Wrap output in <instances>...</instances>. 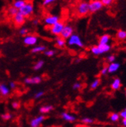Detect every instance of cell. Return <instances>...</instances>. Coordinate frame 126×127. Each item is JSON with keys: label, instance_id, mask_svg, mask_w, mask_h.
Masks as SVG:
<instances>
[{"label": "cell", "instance_id": "e575fe53", "mask_svg": "<svg viewBox=\"0 0 126 127\" xmlns=\"http://www.w3.org/2000/svg\"><path fill=\"white\" fill-rule=\"evenodd\" d=\"M54 2H55L54 0H44V1H43V2H42V5L43 6H48Z\"/></svg>", "mask_w": 126, "mask_h": 127}, {"label": "cell", "instance_id": "3957f363", "mask_svg": "<svg viewBox=\"0 0 126 127\" xmlns=\"http://www.w3.org/2000/svg\"><path fill=\"white\" fill-rule=\"evenodd\" d=\"M67 43L69 47H74L76 46L80 48H83L84 47V44L81 40V38L80 37L79 35L74 33L67 41Z\"/></svg>", "mask_w": 126, "mask_h": 127}, {"label": "cell", "instance_id": "4dcf8cb0", "mask_svg": "<svg viewBox=\"0 0 126 127\" xmlns=\"http://www.w3.org/2000/svg\"><path fill=\"white\" fill-rule=\"evenodd\" d=\"M28 33H29V30H28L27 28L23 27V28H21V29L20 30V34L21 36H26L28 35Z\"/></svg>", "mask_w": 126, "mask_h": 127}, {"label": "cell", "instance_id": "7a4b0ae2", "mask_svg": "<svg viewBox=\"0 0 126 127\" xmlns=\"http://www.w3.org/2000/svg\"><path fill=\"white\" fill-rule=\"evenodd\" d=\"M111 49V46L110 44H105V45H101V44H98L97 46H93L91 47V52L94 55H101L105 54L107 52H109Z\"/></svg>", "mask_w": 126, "mask_h": 127}, {"label": "cell", "instance_id": "d4e9b609", "mask_svg": "<svg viewBox=\"0 0 126 127\" xmlns=\"http://www.w3.org/2000/svg\"><path fill=\"white\" fill-rule=\"evenodd\" d=\"M18 12H19V10L16 9V8H14L12 5L9 6V7L8 8V14H9L10 16H12V18H13V17L18 13Z\"/></svg>", "mask_w": 126, "mask_h": 127}, {"label": "cell", "instance_id": "9c48e42d", "mask_svg": "<svg viewBox=\"0 0 126 127\" xmlns=\"http://www.w3.org/2000/svg\"><path fill=\"white\" fill-rule=\"evenodd\" d=\"M38 43V37L36 35L29 34L23 38V43L26 46H35Z\"/></svg>", "mask_w": 126, "mask_h": 127}, {"label": "cell", "instance_id": "5bb4252c", "mask_svg": "<svg viewBox=\"0 0 126 127\" xmlns=\"http://www.w3.org/2000/svg\"><path fill=\"white\" fill-rule=\"evenodd\" d=\"M122 87V82L121 79L119 78H115L113 80L112 83L111 84V88L113 91H118Z\"/></svg>", "mask_w": 126, "mask_h": 127}, {"label": "cell", "instance_id": "2e32d148", "mask_svg": "<svg viewBox=\"0 0 126 127\" xmlns=\"http://www.w3.org/2000/svg\"><path fill=\"white\" fill-rule=\"evenodd\" d=\"M10 93V88L5 84H0V95L3 97L8 96Z\"/></svg>", "mask_w": 126, "mask_h": 127}, {"label": "cell", "instance_id": "8fae6325", "mask_svg": "<svg viewBox=\"0 0 126 127\" xmlns=\"http://www.w3.org/2000/svg\"><path fill=\"white\" fill-rule=\"evenodd\" d=\"M42 82L40 76H34L31 78H26L24 79V83L26 85H39Z\"/></svg>", "mask_w": 126, "mask_h": 127}, {"label": "cell", "instance_id": "d6a6232c", "mask_svg": "<svg viewBox=\"0 0 126 127\" xmlns=\"http://www.w3.org/2000/svg\"><path fill=\"white\" fill-rule=\"evenodd\" d=\"M115 59H116L115 56L114 54H111V55H109L108 57V58H107V61H108V63H110V64H111V63L115 62Z\"/></svg>", "mask_w": 126, "mask_h": 127}, {"label": "cell", "instance_id": "ba28073f", "mask_svg": "<svg viewBox=\"0 0 126 127\" xmlns=\"http://www.w3.org/2000/svg\"><path fill=\"white\" fill-rule=\"evenodd\" d=\"M74 34V28L71 25L65 24L62 33L60 34V36L64 40H68L72 35Z\"/></svg>", "mask_w": 126, "mask_h": 127}, {"label": "cell", "instance_id": "7c38bea8", "mask_svg": "<svg viewBox=\"0 0 126 127\" xmlns=\"http://www.w3.org/2000/svg\"><path fill=\"white\" fill-rule=\"evenodd\" d=\"M25 22H26V18H25L20 12L13 17V23L17 27L22 26V25L25 23Z\"/></svg>", "mask_w": 126, "mask_h": 127}, {"label": "cell", "instance_id": "d6986e66", "mask_svg": "<svg viewBox=\"0 0 126 127\" xmlns=\"http://www.w3.org/2000/svg\"><path fill=\"white\" fill-rule=\"evenodd\" d=\"M53 109V105H43L40 108V112L41 114H47L49 112H50Z\"/></svg>", "mask_w": 126, "mask_h": 127}, {"label": "cell", "instance_id": "5b68a950", "mask_svg": "<svg viewBox=\"0 0 126 127\" xmlns=\"http://www.w3.org/2000/svg\"><path fill=\"white\" fill-rule=\"evenodd\" d=\"M65 26V23L63 21H60L57 23H56L55 25H53V27H50L49 30L50 33L52 35L56 36H60V34L62 33L63 30H64V27Z\"/></svg>", "mask_w": 126, "mask_h": 127}, {"label": "cell", "instance_id": "277c9868", "mask_svg": "<svg viewBox=\"0 0 126 127\" xmlns=\"http://www.w3.org/2000/svg\"><path fill=\"white\" fill-rule=\"evenodd\" d=\"M19 12L25 17L29 18L33 15L34 12V5L32 2H26L23 7L19 10Z\"/></svg>", "mask_w": 126, "mask_h": 127}, {"label": "cell", "instance_id": "ac0fdd59", "mask_svg": "<svg viewBox=\"0 0 126 127\" xmlns=\"http://www.w3.org/2000/svg\"><path fill=\"white\" fill-rule=\"evenodd\" d=\"M55 43H56V46L57 47L63 48L65 47L67 41H66V40L63 39L61 36H56L55 38Z\"/></svg>", "mask_w": 126, "mask_h": 127}, {"label": "cell", "instance_id": "8d00e7d4", "mask_svg": "<svg viewBox=\"0 0 126 127\" xmlns=\"http://www.w3.org/2000/svg\"><path fill=\"white\" fill-rule=\"evenodd\" d=\"M101 2H102L103 5L104 6H110L114 2V1H112V0H102Z\"/></svg>", "mask_w": 126, "mask_h": 127}, {"label": "cell", "instance_id": "1f68e13d", "mask_svg": "<svg viewBox=\"0 0 126 127\" xmlns=\"http://www.w3.org/2000/svg\"><path fill=\"white\" fill-rule=\"evenodd\" d=\"M44 94H45V92H44L43 91H39V92H37L34 95V98H36V99L40 98H42Z\"/></svg>", "mask_w": 126, "mask_h": 127}, {"label": "cell", "instance_id": "f35d334b", "mask_svg": "<svg viewBox=\"0 0 126 127\" xmlns=\"http://www.w3.org/2000/svg\"><path fill=\"white\" fill-rule=\"evenodd\" d=\"M9 88H10V89H15V88H16V82H14V81H10L9 83Z\"/></svg>", "mask_w": 126, "mask_h": 127}, {"label": "cell", "instance_id": "7402d4cb", "mask_svg": "<svg viewBox=\"0 0 126 127\" xmlns=\"http://www.w3.org/2000/svg\"><path fill=\"white\" fill-rule=\"evenodd\" d=\"M109 119L111 122H113V123H117L119 121V119H120V115H119V113L118 112H111L110 113V115L108 116Z\"/></svg>", "mask_w": 126, "mask_h": 127}, {"label": "cell", "instance_id": "b9f144b4", "mask_svg": "<svg viewBox=\"0 0 126 127\" xmlns=\"http://www.w3.org/2000/svg\"><path fill=\"white\" fill-rule=\"evenodd\" d=\"M125 97H126V88L125 89Z\"/></svg>", "mask_w": 126, "mask_h": 127}, {"label": "cell", "instance_id": "60d3db41", "mask_svg": "<svg viewBox=\"0 0 126 127\" xmlns=\"http://www.w3.org/2000/svg\"><path fill=\"white\" fill-rule=\"evenodd\" d=\"M122 124L124 127H126V119H122Z\"/></svg>", "mask_w": 126, "mask_h": 127}, {"label": "cell", "instance_id": "8992f818", "mask_svg": "<svg viewBox=\"0 0 126 127\" xmlns=\"http://www.w3.org/2000/svg\"><path fill=\"white\" fill-rule=\"evenodd\" d=\"M60 21V16H56V15H47L44 17L43 19V23L46 25L47 27H51L56 23H57L58 22Z\"/></svg>", "mask_w": 126, "mask_h": 127}, {"label": "cell", "instance_id": "52a82bcc", "mask_svg": "<svg viewBox=\"0 0 126 127\" xmlns=\"http://www.w3.org/2000/svg\"><path fill=\"white\" fill-rule=\"evenodd\" d=\"M103 4L102 2L100 0H94L91 1L89 3V12L91 13H95V12L101 10L103 9Z\"/></svg>", "mask_w": 126, "mask_h": 127}, {"label": "cell", "instance_id": "74e56055", "mask_svg": "<svg viewBox=\"0 0 126 127\" xmlns=\"http://www.w3.org/2000/svg\"><path fill=\"white\" fill-rule=\"evenodd\" d=\"M119 115H120V117L122 119H126V108H125L124 109L121 111V112L119 113Z\"/></svg>", "mask_w": 126, "mask_h": 127}, {"label": "cell", "instance_id": "83f0119b", "mask_svg": "<svg viewBox=\"0 0 126 127\" xmlns=\"http://www.w3.org/2000/svg\"><path fill=\"white\" fill-rule=\"evenodd\" d=\"M1 117L3 120H5V121H8V120H10L12 119V115L9 112H5V113L2 114Z\"/></svg>", "mask_w": 126, "mask_h": 127}, {"label": "cell", "instance_id": "9a60e30c", "mask_svg": "<svg viewBox=\"0 0 126 127\" xmlns=\"http://www.w3.org/2000/svg\"><path fill=\"white\" fill-rule=\"evenodd\" d=\"M111 40V36L109 34H103L99 37L98 44L101 45H105V44H109Z\"/></svg>", "mask_w": 126, "mask_h": 127}, {"label": "cell", "instance_id": "cb8c5ba5", "mask_svg": "<svg viewBox=\"0 0 126 127\" xmlns=\"http://www.w3.org/2000/svg\"><path fill=\"white\" fill-rule=\"evenodd\" d=\"M101 84V79L100 78H96L94 79L90 85V88H91V90H94L96 89V88L100 85Z\"/></svg>", "mask_w": 126, "mask_h": 127}, {"label": "cell", "instance_id": "ffe728a7", "mask_svg": "<svg viewBox=\"0 0 126 127\" xmlns=\"http://www.w3.org/2000/svg\"><path fill=\"white\" fill-rule=\"evenodd\" d=\"M47 50V47L44 45H39V46H36L32 48L31 50V53L33 54H38V53H42V52H45Z\"/></svg>", "mask_w": 126, "mask_h": 127}, {"label": "cell", "instance_id": "484cf974", "mask_svg": "<svg viewBox=\"0 0 126 127\" xmlns=\"http://www.w3.org/2000/svg\"><path fill=\"white\" fill-rule=\"evenodd\" d=\"M43 65H44V61L43 60L37 61V62L33 66V70L34 71H39V70H40L43 67Z\"/></svg>", "mask_w": 126, "mask_h": 127}, {"label": "cell", "instance_id": "f546056e", "mask_svg": "<svg viewBox=\"0 0 126 127\" xmlns=\"http://www.w3.org/2000/svg\"><path fill=\"white\" fill-rule=\"evenodd\" d=\"M55 53H56V51L53 50H47L46 51L44 52V54H45V56L50 58V57H53L55 54Z\"/></svg>", "mask_w": 126, "mask_h": 127}, {"label": "cell", "instance_id": "ab89813d", "mask_svg": "<svg viewBox=\"0 0 126 127\" xmlns=\"http://www.w3.org/2000/svg\"><path fill=\"white\" fill-rule=\"evenodd\" d=\"M32 23H33V26H37V25L39 24V20H33L32 21Z\"/></svg>", "mask_w": 126, "mask_h": 127}, {"label": "cell", "instance_id": "d590c367", "mask_svg": "<svg viewBox=\"0 0 126 127\" xmlns=\"http://www.w3.org/2000/svg\"><path fill=\"white\" fill-rule=\"evenodd\" d=\"M12 107L14 109H20V101H14L12 103Z\"/></svg>", "mask_w": 126, "mask_h": 127}, {"label": "cell", "instance_id": "44dd1931", "mask_svg": "<svg viewBox=\"0 0 126 127\" xmlns=\"http://www.w3.org/2000/svg\"><path fill=\"white\" fill-rule=\"evenodd\" d=\"M26 3V2L25 1V0H16V1L12 2V5L13 6L14 8H16V9L20 10L23 7Z\"/></svg>", "mask_w": 126, "mask_h": 127}, {"label": "cell", "instance_id": "30bf717a", "mask_svg": "<svg viewBox=\"0 0 126 127\" xmlns=\"http://www.w3.org/2000/svg\"><path fill=\"white\" fill-rule=\"evenodd\" d=\"M46 117L43 115H39L33 119H32L29 122V126L30 127H40L41 124L43 123V121L45 120Z\"/></svg>", "mask_w": 126, "mask_h": 127}, {"label": "cell", "instance_id": "f1b7e54d", "mask_svg": "<svg viewBox=\"0 0 126 127\" xmlns=\"http://www.w3.org/2000/svg\"><path fill=\"white\" fill-rule=\"evenodd\" d=\"M100 74H101V75H102V76H104V75H106L107 74H108V65L104 64V65L102 67L101 70Z\"/></svg>", "mask_w": 126, "mask_h": 127}, {"label": "cell", "instance_id": "6da1fadb", "mask_svg": "<svg viewBox=\"0 0 126 127\" xmlns=\"http://www.w3.org/2000/svg\"><path fill=\"white\" fill-rule=\"evenodd\" d=\"M75 12L78 16H85L89 13V2H80L75 8Z\"/></svg>", "mask_w": 126, "mask_h": 127}, {"label": "cell", "instance_id": "4316f807", "mask_svg": "<svg viewBox=\"0 0 126 127\" xmlns=\"http://www.w3.org/2000/svg\"><path fill=\"white\" fill-rule=\"evenodd\" d=\"M80 122L84 124H86V125H90V124H93L94 123V120L89 117H84V118L81 119Z\"/></svg>", "mask_w": 126, "mask_h": 127}, {"label": "cell", "instance_id": "836d02e7", "mask_svg": "<svg viewBox=\"0 0 126 127\" xmlns=\"http://www.w3.org/2000/svg\"><path fill=\"white\" fill-rule=\"evenodd\" d=\"M72 88L74 90H79L82 88V85H81V83H79V82H75V83L73 85Z\"/></svg>", "mask_w": 126, "mask_h": 127}, {"label": "cell", "instance_id": "4fadbf2b", "mask_svg": "<svg viewBox=\"0 0 126 127\" xmlns=\"http://www.w3.org/2000/svg\"><path fill=\"white\" fill-rule=\"evenodd\" d=\"M60 116L61 118L64 120L66 122H68V123H74L77 120V118L75 116L72 115V114L69 113L67 112H61L60 114Z\"/></svg>", "mask_w": 126, "mask_h": 127}, {"label": "cell", "instance_id": "603a6c76", "mask_svg": "<svg viewBox=\"0 0 126 127\" xmlns=\"http://www.w3.org/2000/svg\"><path fill=\"white\" fill-rule=\"evenodd\" d=\"M116 37L119 40H124L126 39V31L123 30H120L117 32Z\"/></svg>", "mask_w": 126, "mask_h": 127}, {"label": "cell", "instance_id": "e0dca14e", "mask_svg": "<svg viewBox=\"0 0 126 127\" xmlns=\"http://www.w3.org/2000/svg\"><path fill=\"white\" fill-rule=\"evenodd\" d=\"M120 68V64L118 62L111 63L108 65V74H114L118 71Z\"/></svg>", "mask_w": 126, "mask_h": 127}]
</instances>
